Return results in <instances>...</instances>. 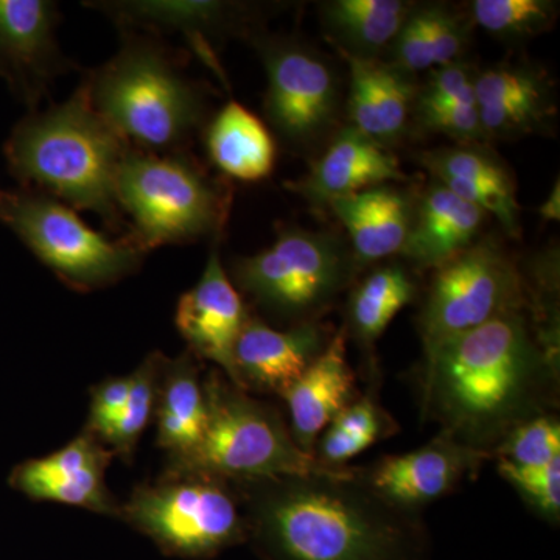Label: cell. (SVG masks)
I'll return each mask as SVG.
<instances>
[{"label":"cell","instance_id":"6da1fadb","mask_svg":"<svg viewBox=\"0 0 560 560\" xmlns=\"http://www.w3.org/2000/svg\"><path fill=\"white\" fill-rule=\"evenodd\" d=\"M528 305L425 350L423 419L490 456L515 427L558 407V337Z\"/></svg>","mask_w":560,"mask_h":560},{"label":"cell","instance_id":"7a4b0ae2","mask_svg":"<svg viewBox=\"0 0 560 560\" xmlns=\"http://www.w3.org/2000/svg\"><path fill=\"white\" fill-rule=\"evenodd\" d=\"M231 486L264 560H429L420 511L383 499L355 467Z\"/></svg>","mask_w":560,"mask_h":560},{"label":"cell","instance_id":"3957f363","mask_svg":"<svg viewBox=\"0 0 560 560\" xmlns=\"http://www.w3.org/2000/svg\"><path fill=\"white\" fill-rule=\"evenodd\" d=\"M128 150L81 86L68 102L25 120L10 139L7 156L14 173L44 195L117 223V172Z\"/></svg>","mask_w":560,"mask_h":560},{"label":"cell","instance_id":"277c9868","mask_svg":"<svg viewBox=\"0 0 560 560\" xmlns=\"http://www.w3.org/2000/svg\"><path fill=\"white\" fill-rule=\"evenodd\" d=\"M92 108L131 149L179 153L205 116V95L153 39L125 43L86 84Z\"/></svg>","mask_w":560,"mask_h":560},{"label":"cell","instance_id":"5b68a950","mask_svg":"<svg viewBox=\"0 0 560 560\" xmlns=\"http://www.w3.org/2000/svg\"><path fill=\"white\" fill-rule=\"evenodd\" d=\"M206 425L189 453L171 459L167 471L232 482L337 474L302 451L278 408L254 399L223 372L205 378ZM346 469V467H345Z\"/></svg>","mask_w":560,"mask_h":560},{"label":"cell","instance_id":"8992f818","mask_svg":"<svg viewBox=\"0 0 560 560\" xmlns=\"http://www.w3.org/2000/svg\"><path fill=\"white\" fill-rule=\"evenodd\" d=\"M116 197L131 217L128 242L140 253L219 235L230 210V191L184 151L130 147L117 172Z\"/></svg>","mask_w":560,"mask_h":560},{"label":"cell","instance_id":"52a82bcc","mask_svg":"<svg viewBox=\"0 0 560 560\" xmlns=\"http://www.w3.org/2000/svg\"><path fill=\"white\" fill-rule=\"evenodd\" d=\"M117 517L172 558L208 560L248 541L235 490L202 475L167 471L164 480L132 490Z\"/></svg>","mask_w":560,"mask_h":560},{"label":"cell","instance_id":"ba28073f","mask_svg":"<svg viewBox=\"0 0 560 560\" xmlns=\"http://www.w3.org/2000/svg\"><path fill=\"white\" fill-rule=\"evenodd\" d=\"M355 264L334 235L287 228L270 248L235 261L234 279L261 311L294 326L329 311L352 282Z\"/></svg>","mask_w":560,"mask_h":560},{"label":"cell","instance_id":"9c48e42d","mask_svg":"<svg viewBox=\"0 0 560 560\" xmlns=\"http://www.w3.org/2000/svg\"><path fill=\"white\" fill-rule=\"evenodd\" d=\"M0 217L70 289H102L139 267L142 253L130 242L108 241L49 195H7L0 200Z\"/></svg>","mask_w":560,"mask_h":560},{"label":"cell","instance_id":"30bf717a","mask_svg":"<svg viewBox=\"0 0 560 560\" xmlns=\"http://www.w3.org/2000/svg\"><path fill=\"white\" fill-rule=\"evenodd\" d=\"M528 304L525 280L504 250L471 245L436 268L419 316L423 350Z\"/></svg>","mask_w":560,"mask_h":560},{"label":"cell","instance_id":"8fae6325","mask_svg":"<svg viewBox=\"0 0 560 560\" xmlns=\"http://www.w3.org/2000/svg\"><path fill=\"white\" fill-rule=\"evenodd\" d=\"M265 113L291 145L318 139L337 117L338 83L334 70L307 47L275 43L265 47Z\"/></svg>","mask_w":560,"mask_h":560},{"label":"cell","instance_id":"7c38bea8","mask_svg":"<svg viewBox=\"0 0 560 560\" xmlns=\"http://www.w3.org/2000/svg\"><path fill=\"white\" fill-rule=\"evenodd\" d=\"M489 459V453L471 448L441 430L422 447L385 456L366 469H359V474L383 499L405 510L420 511L453 492L467 478L477 477Z\"/></svg>","mask_w":560,"mask_h":560},{"label":"cell","instance_id":"4fadbf2b","mask_svg":"<svg viewBox=\"0 0 560 560\" xmlns=\"http://www.w3.org/2000/svg\"><path fill=\"white\" fill-rule=\"evenodd\" d=\"M114 456L95 434L84 430L60 451L14 467L9 482L28 499L55 501L117 517L120 504L105 482V471Z\"/></svg>","mask_w":560,"mask_h":560},{"label":"cell","instance_id":"5bb4252c","mask_svg":"<svg viewBox=\"0 0 560 560\" xmlns=\"http://www.w3.org/2000/svg\"><path fill=\"white\" fill-rule=\"evenodd\" d=\"M331 335L319 320L278 330L248 316L234 348L235 386L282 396L318 359Z\"/></svg>","mask_w":560,"mask_h":560},{"label":"cell","instance_id":"9a60e30c","mask_svg":"<svg viewBox=\"0 0 560 560\" xmlns=\"http://www.w3.org/2000/svg\"><path fill=\"white\" fill-rule=\"evenodd\" d=\"M241 291L212 249L197 285L179 298L175 323L191 355L212 361L235 385L234 348L248 319Z\"/></svg>","mask_w":560,"mask_h":560},{"label":"cell","instance_id":"2e32d148","mask_svg":"<svg viewBox=\"0 0 560 560\" xmlns=\"http://www.w3.org/2000/svg\"><path fill=\"white\" fill-rule=\"evenodd\" d=\"M290 412V431L302 451H315L320 434L348 405L359 397L357 375L348 360L345 327L308 370L282 394Z\"/></svg>","mask_w":560,"mask_h":560},{"label":"cell","instance_id":"e0dca14e","mask_svg":"<svg viewBox=\"0 0 560 560\" xmlns=\"http://www.w3.org/2000/svg\"><path fill=\"white\" fill-rule=\"evenodd\" d=\"M405 178L393 153L349 127L334 139L308 175L290 187L313 205L329 206L337 198Z\"/></svg>","mask_w":560,"mask_h":560},{"label":"cell","instance_id":"ac0fdd59","mask_svg":"<svg viewBox=\"0 0 560 560\" xmlns=\"http://www.w3.org/2000/svg\"><path fill=\"white\" fill-rule=\"evenodd\" d=\"M488 219L485 210L463 200L441 183L433 184L412 210L404 254L422 268H440L474 245Z\"/></svg>","mask_w":560,"mask_h":560},{"label":"cell","instance_id":"d6986e66","mask_svg":"<svg viewBox=\"0 0 560 560\" xmlns=\"http://www.w3.org/2000/svg\"><path fill=\"white\" fill-rule=\"evenodd\" d=\"M340 51V50H338ZM350 72L349 117L352 127L375 142L399 139L412 105V86L404 72L375 58L340 51Z\"/></svg>","mask_w":560,"mask_h":560},{"label":"cell","instance_id":"ffe728a7","mask_svg":"<svg viewBox=\"0 0 560 560\" xmlns=\"http://www.w3.org/2000/svg\"><path fill=\"white\" fill-rule=\"evenodd\" d=\"M329 208L348 231L353 257L363 264L401 253L415 210L405 191L388 186L337 198Z\"/></svg>","mask_w":560,"mask_h":560},{"label":"cell","instance_id":"44dd1931","mask_svg":"<svg viewBox=\"0 0 560 560\" xmlns=\"http://www.w3.org/2000/svg\"><path fill=\"white\" fill-rule=\"evenodd\" d=\"M210 161L230 178L257 183L275 171V138L267 125L241 103L231 101L215 114L205 135Z\"/></svg>","mask_w":560,"mask_h":560},{"label":"cell","instance_id":"7402d4cb","mask_svg":"<svg viewBox=\"0 0 560 560\" xmlns=\"http://www.w3.org/2000/svg\"><path fill=\"white\" fill-rule=\"evenodd\" d=\"M57 5L46 0H0V57L33 80L36 88L54 79L58 57Z\"/></svg>","mask_w":560,"mask_h":560},{"label":"cell","instance_id":"603a6c76","mask_svg":"<svg viewBox=\"0 0 560 560\" xmlns=\"http://www.w3.org/2000/svg\"><path fill=\"white\" fill-rule=\"evenodd\" d=\"M158 444L171 459L189 453L200 442L206 425L205 381L194 355L164 357L156 390Z\"/></svg>","mask_w":560,"mask_h":560},{"label":"cell","instance_id":"cb8c5ba5","mask_svg":"<svg viewBox=\"0 0 560 560\" xmlns=\"http://www.w3.org/2000/svg\"><path fill=\"white\" fill-rule=\"evenodd\" d=\"M418 294V285L410 272L400 265L377 268L350 293L348 302V326L346 334L352 335L366 359L375 342L385 334L401 308L410 305ZM370 382H381L371 357Z\"/></svg>","mask_w":560,"mask_h":560},{"label":"cell","instance_id":"d4e9b609","mask_svg":"<svg viewBox=\"0 0 560 560\" xmlns=\"http://www.w3.org/2000/svg\"><path fill=\"white\" fill-rule=\"evenodd\" d=\"M412 10L400 0H337L326 3L323 16L338 50L374 58L396 39Z\"/></svg>","mask_w":560,"mask_h":560},{"label":"cell","instance_id":"484cf974","mask_svg":"<svg viewBox=\"0 0 560 560\" xmlns=\"http://www.w3.org/2000/svg\"><path fill=\"white\" fill-rule=\"evenodd\" d=\"M117 22L153 32L183 33L191 46L215 66V57L206 46V33L219 28L230 18L231 7L212 0H140V2H105Z\"/></svg>","mask_w":560,"mask_h":560},{"label":"cell","instance_id":"4316f807","mask_svg":"<svg viewBox=\"0 0 560 560\" xmlns=\"http://www.w3.org/2000/svg\"><path fill=\"white\" fill-rule=\"evenodd\" d=\"M378 386L381 382H370V388L359 394L320 434L313 456L323 466L345 469L350 459L399 431L396 419L383 408Z\"/></svg>","mask_w":560,"mask_h":560},{"label":"cell","instance_id":"83f0119b","mask_svg":"<svg viewBox=\"0 0 560 560\" xmlns=\"http://www.w3.org/2000/svg\"><path fill=\"white\" fill-rule=\"evenodd\" d=\"M164 357L153 353L132 372L130 396L113 423L103 431L98 440L125 460L131 458L140 434L149 425L156 407L158 377Z\"/></svg>","mask_w":560,"mask_h":560},{"label":"cell","instance_id":"f1b7e54d","mask_svg":"<svg viewBox=\"0 0 560 560\" xmlns=\"http://www.w3.org/2000/svg\"><path fill=\"white\" fill-rule=\"evenodd\" d=\"M555 3L547 0H475L471 16L480 27L503 39H522L548 31Z\"/></svg>","mask_w":560,"mask_h":560},{"label":"cell","instance_id":"f546056e","mask_svg":"<svg viewBox=\"0 0 560 560\" xmlns=\"http://www.w3.org/2000/svg\"><path fill=\"white\" fill-rule=\"evenodd\" d=\"M518 466H544L560 459V420L555 412L525 420L500 442L492 459Z\"/></svg>","mask_w":560,"mask_h":560},{"label":"cell","instance_id":"4dcf8cb0","mask_svg":"<svg viewBox=\"0 0 560 560\" xmlns=\"http://www.w3.org/2000/svg\"><path fill=\"white\" fill-rule=\"evenodd\" d=\"M497 470L540 518L551 525H559L560 459L544 466H518L499 458Z\"/></svg>","mask_w":560,"mask_h":560},{"label":"cell","instance_id":"1f68e13d","mask_svg":"<svg viewBox=\"0 0 560 560\" xmlns=\"http://www.w3.org/2000/svg\"><path fill=\"white\" fill-rule=\"evenodd\" d=\"M422 164L438 180L455 179L478 186L515 189L510 173L489 154L474 149H444L422 154Z\"/></svg>","mask_w":560,"mask_h":560},{"label":"cell","instance_id":"d6a6232c","mask_svg":"<svg viewBox=\"0 0 560 560\" xmlns=\"http://www.w3.org/2000/svg\"><path fill=\"white\" fill-rule=\"evenodd\" d=\"M474 91L478 108L508 102L547 101L539 73L517 66L486 70L475 79Z\"/></svg>","mask_w":560,"mask_h":560},{"label":"cell","instance_id":"836d02e7","mask_svg":"<svg viewBox=\"0 0 560 560\" xmlns=\"http://www.w3.org/2000/svg\"><path fill=\"white\" fill-rule=\"evenodd\" d=\"M434 68L456 62L467 44V25L444 7L422 9Z\"/></svg>","mask_w":560,"mask_h":560},{"label":"cell","instance_id":"e575fe53","mask_svg":"<svg viewBox=\"0 0 560 560\" xmlns=\"http://www.w3.org/2000/svg\"><path fill=\"white\" fill-rule=\"evenodd\" d=\"M482 130L488 136H515L533 130L547 117V101L508 102L478 108Z\"/></svg>","mask_w":560,"mask_h":560},{"label":"cell","instance_id":"d590c367","mask_svg":"<svg viewBox=\"0 0 560 560\" xmlns=\"http://www.w3.org/2000/svg\"><path fill=\"white\" fill-rule=\"evenodd\" d=\"M474 77L463 62L442 66L431 73L425 90L420 95L419 108L445 105H477Z\"/></svg>","mask_w":560,"mask_h":560},{"label":"cell","instance_id":"8d00e7d4","mask_svg":"<svg viewBox=\"0 0 560 560\" xmlns=\"http://www.w3.org/2000/svg\"><path fill=\"white\" fill-rule=\"evenodd\" d=\"M419 110L427 128L448 138L459 142H477L486 138L477 105L429 106Z\"/></svg>","mask_w":560,"mask_h":560},{"label":"cell","instance_id":"74e56055","mask_svg":"<svg viewBox=\"0 0 560 560\" xmlns=\"http://www.w3.org/2000/svg\"><path fill=\"white\" fill-rule=\"evenodd\" d=\"M393 55L396 61L394 68L404 73L422 72L434 68L422 9L412 10L401 25L400 32L393 40Z\"/></svg>","mask_w":560,"mask_h":560},{"label":"cell","instance_id":"f35d334b","mask_svg":"<svg viewBox=\"0 0 560 560\" xmlns=\"http://www.w3.org/2000/svg\"><path fill=\"white\" fill-rule=\"evenodd\" d=\"M132 377H116L101 383L92 393L90 420L86 430L101 436L121 411L130 396Z\"/></svg>","mask_w":560,"mask_h":560},{"label":"cell","instance_id":"ab89813d","mask_svg":"<svg viewBox=\"0 0 560 560\" xmlns=\"http://www.w3.org/2000/svg\"><path fill=\"white\" fill-rule=\"evenodd\" d=\"M540 217L548 221H558L560 217V195L559 183H556L555 189L551 190L550 197L540 206Z\"/></svg>","mask_w":560,"mask_h":560}]
</instances>
